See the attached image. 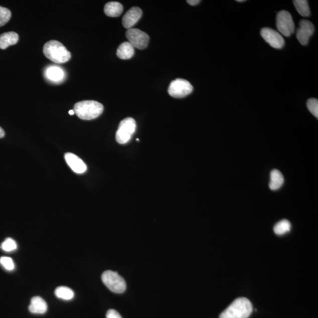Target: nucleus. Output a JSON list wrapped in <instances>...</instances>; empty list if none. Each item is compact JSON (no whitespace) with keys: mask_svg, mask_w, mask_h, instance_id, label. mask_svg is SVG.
Returning <instances> with one entry per match:
<instances>
[{"mask_svg":"<svg viewBox=\"0 0 318 318\" xmlns=\"http://www.w3.org/2000/svg\"><path fill=\"white\" fill-rule=\"evenodd\" d=\"M252 311L250 301L245 297H239L223 311L219 318H248Z\"/></svg>","mask_w":318,"mask_h":318,"instance_id":"obj_1","label":"nucleus"},{"mask_svg":"<svg viewBox=\"0 0 318 318\" xmlns=\"http://www.w3.org/2000/svg\"><path fill=\"white\" fill-rule=\"evenodd\" d=\"M104 107L102 104L93 100L80 101L74 105V113L78 117L84 120L94 119L102 114Z\"/></svg>","mask_w":318,"mask_h":318,"instance_id":"obj_2","label":"nucleus"},{"mask_svg":"<svg viewBox=\"0 0 318 318\" xmlns=\"http://www.w3.org/2000/svg\"><path fill=\"white\" fill-rule=\"evenodd\" d=\"M44 55L54 63L62 64L71 59V53L63 44L56 40H51L43 47Z\"/></svg>","mask_w":318,"mask_h":318,"instance_id":"obj_3","label":"nucleus"},{"mask_svg":"<svg viewBox=\"0 0 318 318\" xmlns=\"http://www.w3.org/2000/svg\"><path fill=\"white\" fill-rule=\"evenodd\" d=\"M101 279L104 285L111 292L116 293H123L126 289L124 279L118 273L112 270H106L103 273Z\"/></svg>","mask_w":318,"mask_h":318,"instance_id":"obj_4","label":"nucleus"},{"mask_svg":"<svg viewBox=\"0 0 318 318\" xmlns=\"http://www.w3.org/2000/svg\"><path fill=\"white\" fill-rule=\"evenodd\" d=\"M136 129V123L134 118L127 117L121 121L116 132V138L118 143L124 144L131 139Z\"/></svg>","mask_w":318,"mask_h":318,"instance_id":"obj_5","label":"nucleus"},{"mask_svg":"<svg viewBox=\"0 0 318 318\" xmlns=\"http://www.w3.org/2000/svg\"><path fill=\"white\" fill-rule=\"evenodd\" d=\"M194 90L192 84L188 80L177 79L172 81L168 89L169 95L174 98H184L190 94Z\"/></svg>","mask_w":318,"mask_h":318,"instance_id":"obj_6","label":"nucleus"},{"mask_svg":"<svg viewBox=\"0 0 318 318\" xmlns=\"http://www.w3.org/2000/svg\"><path fill=\"white\" fill-rule=\"evenodd\" d=\"M276 27L278 31L283 36L289 37L295 30V25L292 16L288 12L282 10L277 13Z\"/></svg>","mask_w":318,"mask_h":318,"instance_id":"obj_7","label":"nucleus"},{"mask_svg":"<svg viewBox=\"0 0 318 318\" xmlns=\"http://www.w3.org/2000/svg\"><path fill=\"white\" fill-rule=\"evenodd\" d=\"M127 39L134 48L143 50L148 46L149 36L147 33L137 29H128L126 33Z\"/></svg>","mask_w":318,"mask_h":318,"instance_id":"obj_8","label":"nucleus"},{"mask_svg":"<svg viewBox=\"0 0 318 318\" xmlns=\"http://www.w3.org/2000/svg\"><path fill=\"white\" fill-rule=\"evenodd\" d=\"M260 35L264 40H265V42L273 48L280 49L285 45L283 37L275 30L267 28H263L260 31Z\"/></svg>","mask_w":318,"mask_h":318,"instance_id":"obj_9","label":"nucleus"},{"mask_svg":"<svg viewBox=\"0 0 318 318\" xmlns=\"http://www.w3.org/2000/svg\"><path fill=\"white\" fill-rule=\"evenodd\" d=\"M314 32L313 24L308 20H302L299 23V28L297 30L296 38L301 45L305 46L308 43L309 38Z\"/></svg>","mask_w":318,"mask_h":318,"instance_id":"obj_10","label":"nucleus"},{"mask_svg":"<svg viewBox=\"0 0 318 318\" xmlns=\"http://www.w3.org/2000/svg\"><path fill=\"white\" fill-rule=\"evenodd\" d=\"M142 10L137 7H134L130 9L122 19V23L125 29H130L136 25L142 16Z\"/></svg>","mask_w":318,"mask_h":318,"instance_id":"obj_11","label":"nucleus"},{"mask_svg":"<svg viewBox=\"0 0 318 318\" xmlns=\"http://www.w3.org/2000/svg\"><path fill=\"white\" fill-rule=\"evenodd\" d=\"M65 159L67 165L76 174H82L87 171V166L77 155L71 153L65 154Z\"/></svg>","mask_w":318,"mask_h":318,"instance_id":"obj_12","label":"nucleus"},{"mask_svg":"<svg viewBox=\"0 0 318 318\" xmlns=\"http://www.w3.org/2000/svg\"><path fill=\"white\" fill-rule=\"evenodd\" d=\"M47 304L45 300L40 296L33 297L29 307L30 312L34 314H44L47 312Z\"/></svg>","mask_w":318,"mask_h":318,"instance_id":"obj_13","label":"nucleus"},{"mask_svg":"<svg viewBox=\"0 0 318 318\" xmlns=\"http://www.w3.org/2000/svg\"><path fill=\"white\" fill-rule=\"evenodd\" d=\"M19 37L18 34L15 32H8L0 36V49L5 50L10 46L18 43Z\"/></svg>","mask_w":318,"mask_h":318,"instance_id":"obj_14","label":"nucleus"},{"mask_svg":"<svg viewBox=\"0 0 318 318\" xmlns=\"http://www.w3.org/2000/svg\"><path fill=\"white\" fill-rule=\"evenodd\" d=\"M117 56L122 60H128L131 58L134 54V48L128 42L121 43L117 50Z\"/></svg>","mask_w":318,"mask_h":318,"instance_id":"obj_15","label":"nucleus"},{"mask_svg":"<svg viewBox=\"0 0 318 318\" xmlns=\"http://www.w3.org/2000/svg\"><path fill=\"white\" fill-rule=\"evenodd\" d=\"M105 15L110 18L119 17L123 11V7L118 2H109L104 6Z\"/></svg>","mask_w":318,"mask_h":318,"instance_id":"obj_16","label":"nucleus"},{"mask_svg":"<svg viewBox=\"0 0 318 318\" xmlns=\"http://www.w3.org/2000/svg\"><path fill=\"white\" fill-rule=\"evenodd\" d=\"M283 176L278 170H273L270 172L269 188L272 191H276L282 187L283 184Z\"/></svg>","mask_w":318,"mask_h":318,"instance_id":"obj_17","label":"nucleus"},{"mask_svg":"<svg viewBox=\"0 0 318 318\" xmlns=\"http://www.w3.org/2000/svg\"><path fill=\"white\" fill-rule=\"evenodd\" d=\"M46 76L50 80L53 82H59L63 79L64 73L63 70L60 67H50L46 70Z\"/></svg>","mask_w":318,"mask_h":318,"instance_id":"obj_18","label":"nucleus"},{"mask_svg":"<svg viewBox=\"0 0 318 318\" xmlns=\"http://www.w3.org/2000/svg\"><path fill=\"white\" fill-rule=\"evenodd\" d=\"M55 295L61 299L70 300L73 298L74 293L73 290L68 287L59 286L55 290Z\"/></svg>","mask_w":318,"mask_h":318,"instance_id":"obj_19","label":"nucleus"},{"mask_svg":"<svg viewBox=\"0 0 318 318\" xmlns=\"http://www.w3.org/2000/svg\"><path fill=\"white\" fill-rule=\"evenodd\" d=\"M297 12L300 16L309 17L310 14L308 2L306 0H295L293 2Z\"/></svg>","mask_w":318,"mask_h":318,"instance_id":"obj_20","label":"nucleus"},{"mask_svg":"<svg viewBox=\"0 0 318 318\" xmlns=\"http://www.w3.org/2000/svg\"><path fill=\"white\" fill-rule=\"evenodd\" d=\"M291 224L287 220L283 219L274 226L273 231L277 235H282L290 231Z\"/></svg>","mask_w":318,"mask_h":318,"instance_id":"obj_21","label":"nucleus"},{"mask_svg":"<svg viewBox=\"0 0 318 318\" xmlns=\"http://www.w3.org/2000/svg\"><path fill=\"white\" fill-rule=\"evenodd\" d=\"M12 18V13L8 9L0 6V27L5 26Z\"/></svg>","mask_w":318,"mask_h":318,"instance_id":"obj_22","label":"nucleus"},{"mask_svg":"<svg viewBox=\"0 0 318 318\" xmlns=\"http://www.w3.org/2000/svg\"><path fill=\"white\" fill-rule=\"evenodd\" d=\"M2 248L6 252H12L18 248V245L15 240L8 238L2 243Z\"/></svg>","mask_w":318,"mask_h":318,"instance_id":"obj_23","label":"nucleus"},{"mask_svg":"<svg viewBox=\"0 0 318 318\" xmlns=\"http://www.w3.org/2000/svg\"><path fill=\"white\" fill-rule=\"evenodd\" d=\"M307 107L310 112L314 117L318 118V100L316 99H310L307 101Z\"/></svg>","mask_w":318,"mask_h":318,"instance_id":"obj_24","label":"nucleus"},{"mask_svg":"<svg viewBox=\"0 0 318 318\" xmlns=\"http://www.w3.org/2000/svg\"><path fill=\"white\" fill-rule=\"evenodd\" d=\"M0 263L8 270H13L15 269V263L13 259L9 257L3 256L0 258Z\"/></svg>","mask_w":318,"mask_h":318,"instance_id":"obj_25","label":"nucleus"},{"mask_svg":"<svg viewBox=\"0 0 318 318\" xmlns=\"http://www.w3.org/2000/svg\"><path fill=\"white\" fill-rule=\"evenodd\" d=\"M106 318H122L116 310L110 309L107 311Z\"/></svg>","mask_w":318,"mask_h":318,"instance_id":"obj_26","label":"nucleus"},{"mask_svg":"<svg viewBox=\"0 0 318 318\" xmlns=\"http://www.w3.org/2000/svg\"><path fill=\"white\" fill-rule=\"evenodd\" d=\"M187 3L189 5L194 6L199 4V3H201V1L200 0H188V1H187Z\"/></svg>","mask_w":318,"mask_h":318,"instance_id":"obj_27","label":"nucleus"},{"mask_svg":"<svg viewBox=\"0 0 318 318\" xmlns=\"http://www.w3.org/2000/svg\"><path fill=\"white\" fill-rule=\"evenodd\" d=\"M5 132L3 130V128L0 127V138H3L5 136Z\"/></svg>","mask_w":318,"mask_h":318,"instance_id":"obj_28","label":"nucleus"},{"mask_svg":"<svg viewBox=\"0 0 318 318\" xmlns=\"http://www.w3.org/2000/svg\"><path fill=\"white\" fill-rule=\"evenodd\" d=\"M69 113L70 115H73V114H74V113H74V111L73 110H70L69 111Z\"/></svg>","mask_w":318,"mask_h":318,"instance_id":"obj_29","label":"nucleus"},{"mask_svg":"<svg viewBox=\"0 0 318 318\" xmlns=\"http://www.w3.org/2000/svg\"><path fill=\"white\" fill-rule=\"evenodd\" d=\"M237 2H244L245 0H236Z\"/></svg>","mask_w":318,"mask_h":318,"instance_id":"obj_30","label":"nucleus"}]
</instances>
